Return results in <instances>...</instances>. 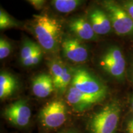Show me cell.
Returning <instances> with one entry per match:
<instances>
[{
	"instance_id": "cell-1",
	"label": "cell",
	"mask_w": 133,
	"mask_h": 133,
	"mask_svg": "<svg viewBox=\"0 0 133 133\" xmlns=\"http://www.w3.org/2000/svg\"><path fill=\"white\" fill-rule=\"evenodd\" d=\"M33 29L40 47L54 52L59 47L61 25L57 20L48 15H33Z\"/></svg>"
},
{
	"instance_id": "cell-2",
	"label": "cell",
	"mask_w": 133,
	"mask_h": 133,
	"mask_svg": "<svg viewBox=\"0 0 133 133\" xmlns=\"http://www.w3.org/2000/svg\"><path fill=\"white\" fill-rule=\"evenodd\" d=\"M121 114L120 105L110 102L95 113L88 123L90 133H115Z\"/></svg>"
},
{
	"instance_id": "cell-3",
	"label": "cell",
	"mask_w": 133,
	"mask_h": 133,
	"mask_svg": "<svg viewBox=\"0 0 133 133\" xmlns=\"http://www.w3.org/2000/svg\"><path fill=\"white\" fill-rule=\"evenodd\" d=\"M102 4L115 32L119 36L133 35V20L122 6L113 1H104Z\"/></svg>"
},
{
	"instance_id": "cell-4",
	"label": "cell",
	"mask_w": 133,
	"mask_h": 133,
	"mask_svg": "<svg viewBox=\"0 0 133 133\" xmlns=\"http://www.w3.org/2000/svg\"><path fill=\"white\" fill-rule=\"evenodd\" d=\"M71 86L88 95L104 99L107 95V88L102 82L83 69H76L73 74Z\"/></svg>"
},
{
	"instance_id": "cell-5",
	"label": "cell",
	"mask_w": 133,
	"mask_h": 133,
	"mask_svg": "<svg viewBox=\"0 0 133 133\" xmlns=\"http://www.w3.org/2000/svg\"><path fill=\"white\" fill-rule=\"evenodd\" d=\"M101 67L109 75L118 80H123L126 71V61L118 46L109 48L100 61Z\"/></svg>"
},
{
	"instance_id": "cell-6",
	"label": "cell",
	"mask_w": 133,
	"mask_h": 133,
	"mask_svg": "<svg viewBox=\"0 0 133 133\" xmlns=\"http://www.w3.org/2000/svg\"><path fill=\"white\" fill-rule=\"evenodd\" d=\"M67 110L62 101H54L48 103L41 109L39 119L43 126L49 129L59 128L65 122Z\"/></svg>"
},
{
	"instance_id": "cell-7",
	"label": "cell",
	"mask_w": 133,
	"mask_h": 133,
	"mask_svg": "<svg viewBox=\"0 0 133 133\" xmlns=\"http://www.w3.org/2000/svg\"><path fill=\"white\" fill-rule=\"evenodd\" d=\"M4 115L14 125L24 127L30 122L31 109L25 101L21 99L9 105L4 110Z\"/></svg>"
},
{
	"instance_id": "cell-8",
	"label": "cell",
	"mask_w": 133,
	"mask_h": 133,
	"mask_svg": "<svg viewBox=\"0 0 133 133\" xmlns=\"http://www.w3.org/2000/svg\"><path fill=\"white\" fill-rule=\"evenodd\" d=\"M67 102L76 112H83L104 99L84 94L70 86L66 94Z\"/></svg>"
},
{
	"instance_id": "cell-9",
	"label": "cell",
	"mask_w": 133,
	"mask_h": 133,
	"mask_svg": "<svg viewBox=\"0 0 133 133\" xmlns=\"http://www.w3.org/2000/svg\"><path fill=\"white\" fill-rule=\"evenodd\" d=\"M64 57L75 63H82L88 58L87 48L78 39L65 38L62 43Z\"/></svg>"
},
{
	"instance_id": "cell-10",
	"label": "cell",
	"mask_w": 133,
	"mask_h": 133,
	"mask_svg": "<svg viewBox=\"0 0 133 133\" xmlns=\"http://www.w3.org/2000/svg\"><path fill=\"white\" fill-rule=\"evenodd\" d=\"M31 89L36 97L39 98L47 97L55 89L52 77L49 74L38 75L33 79Z\"/></svg>"
},
{
	"instance_id": "cell-11",
	"label": "cell",
	"mask_w": 133,
	"mask_h": 133,
	"mask_svg": "<svg viewBox=\"0 0 133 133\" xmlns=\"http://www.w3.org/2000/svg\"><path fill=\"white\" fill-rule=\"evenodd\" d=\"M89 21L96 35H106L112 29V23L107 13L100 9H95L89 14Z\"/></svg>"
},
{
	"instance_id": "cell-12",
	"label": "cell",
	"mask_w": 133,
	"mask_h": 133,
	"mask_svg": "<svg viewBox=\"0 0 133 133\" xmlns=\"http://www.w3.org/2000/svg\"><path fill=\"white\" fill-rule=\"evenodd\" d=\"M69 29L74 34L83 40H91L96 38V33L91 24L82 17L76 18L70 21Z\"/></svg>"
},
{
	"instance_id": "cell-13",
	"label": "cell",
	"mask_w": 133,
	"mask_h": 133,
	"mask_svg": "<svg viewBox=\"0 0 133 133\" xmlns=\"http://www.w3.org/2000/svg\"><path fill=\"white\" fill-rule=\"evenodd\" d=\"M17 83L12 75L6 72L1 71L0 74V98L6 99L16 91Z\"/></svg>"
},
{
	"instance_id": "cell-14",
	"label": "cell",
	"mask_w": 133,
	"mask_h": 133,
	"mask_svg": "<svg viewBox=\"0 0 133 133\" xmlns=\"http://www.w3.org/2000/svg\"><path fill=\"white\" fill-rule=\"evenodd\" d=\"M49 68L51 75L54 81L55 89H56L60 80L68 67L62 62V61L55 59L49 62Z\"/></svg>"
},
{
	"instance_id": "cell-15",
	"label": "cell",
	"mask_w": 133,
	"mask_h": 133,
	"mask_svg": "<svg viewBox=\"0 0 133 133\" xmlns=\"http://www.w3.org/2000/svg\"><path fill=\"white\" fill-rule=\"evenodd\" d=\"M51 3L59 12L69 13L78 7L81 4V1L78 0H54Z\"/></svg>"
},
{
	"instance_id": "cell-16",
	"label": "cell",
	"mask_w": 133,
	"mask_h": 133,
	"mask_svg": "<svg viewBox=\"0 0 133 133\" xmlns=\"http://www.w3.org/2000/svg\"><path fill=\"white\" fill-rule=\"evenodd\" d=\"M39 48L40 46L38 45L35 43L33 42L30 39H26L23 43L21 49V53H20L21 62L31 57Z\"/></svg>"
},
{
	"instance_id": "cell-17",
	"label": "cell",
	"mask_w": 133,
	"mask_h": 133,
	"mask_svg": "<svg viewBox=\"0 0 133 133\" xmlns=\"http://www.w3.org/2000/svg\"><path fill=\"white\" fill-rule=\"evenodd\" d=\"M17 23L7 14L2 8L0 9V29L4 30L18 26Z\"/></svg>"
},
{
	"instance_id": "cell-18",
	"label": "cell",
	"mask_w": 133,
	"mask_h": 133,
	"mask_svg": "<svg viewBox=\"0 0 133 133\" xmlns=\"http://www.w3.org/2000/svg\"><path fill=\"white\" fill-rule=\"evenodd\" d=\"M43 57V52L41 47L38 49L36 52L33 54L31 57L26 59L24 61H21L22 64L25 66H34L38 64Z\"/></svg>"
},
{
	"instance_id": "cell-19",
	"label": "cell",
	"mask_w": 133,
	"mask_h": 133,
	"mask_svg": "<svg viewBox=\"0 0 133 133\" xmlns=\"http://www.w3.org/2000/svg\"><path fill=\"white\" fill-rule=\"evenodd\" d=\"M11 52V45L9 41L1 37L0 38V59L8 57Z\"/></svg>"
},
{
	"instance_id": "cell-20",
	"label": "cell",
	"mask_w": 133,
	"mask_h": 133,
	"mask_svg": "<svg viewBox=\"0 0 133 133\" xmlns=\"http://www.w3.org/2000/svg\"><path fill=\"white\" fill-rule=\"evenodd\" d=\"M122 7L126 10L133 20V0L124 1L122 3Z\"/></svg>"
},
{
	"instance_id": "cell-21",
	"label": "cell",
	"mask_w": 133,
	"mask_h": 133,
	"mask_svg": "<svg viewBox=\"0 0 133 133\" xmlns=\"http://www.w3.org/2000/svg\"><path fill=\"white\" fill-rule=\"evenodd\" d=\"M28 2L30 3L31 6L36 10H40L44 7L46 3L44 0H29Z\"/></svg>"
},
{
	"instance_id": "cell-22",
	"label": "cell",
	"mask_w": 133,
	"mask_h": 133,
	"mask_svg": "<svg viewBox=\"0 0 133 133\" xmlns=\"http://www.w3.org/2000/svg\"><path fill=\"white\" fill-rule=\"evenodd\" d=\"M127 131L128 133H133V118L128 124Z\"/></svg>"
},
{
	"instance_id": "cell-23",
	"label": "cell",
	"mask_w": 133,
	"mask_h": 133,
	"mask_svg": "<svg viewBox=\"0 0 133 133\" xmlns=\"http://www.w3.org/2000/svg\"><path fill=\"white\" fill-rule=\"evenodd\" d=\"M129 77H130L131 81L133 83V61L130 66V70H129Z\"/></svg>"
},
{
	"instance_id": "cell-24",
	"label": "cell",
	"mask_w": 133,
	"mask_h": 133,
	"mask_svg": "<svg viewBox=\"0 0 133 133\" xmlns=\"http://www.w3.org/2000/svg\"><path fill=\"white\" fill-rule=\"evenodd\" d=\"M131 106H132V109L133 110V95L132 97V99H131Z\"/></svg>"
},
{
	"instance_id": "cell-25",
	"label": "cell",
	"mask_w": 133,
	"mask_h": 133,
	"mask_svg": "<svg viewBox=\"0 0 133 133\" xmlns=\"http://www.w3.org/2000/svg\"><path fill=\"white\" fill-rule=\"evenodd\" d=\"M64 133H76V132H74V131H68V132H66Z\"/></svg>"
}]
</instances>
